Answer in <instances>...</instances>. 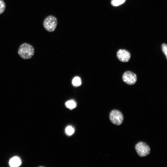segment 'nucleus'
Instances as JSON below:
<instances>
[{"label": "nucleus", "instance_id": "obj_1", "mask_svg": "<svg viewBox=\"0 0 167 167\" xmlns=\"http://www.w3.org/2000/svg\"><path fill=\"white\" fill-rule=\"evenodd\" d=\"M18 52L21 58L24 59H28L31 58L33 55L34 49L31 45L24 43L20 46Z\"/></svg>", "mask_w": 167, "mask_h": 167}, {"label": "nucleus", "instance_id": "obj_2", "mask_svg": "<svg viewBox=\"0 0 167 167\" xmlns=\"http://www.w3.org/2000/svg\"><path fill=\"white\" fill-rule=\"evenodd\" d=\"M58 24V20L54 16L49 15L46 17L43 21V26L45 29L49 32H54Z\"/></svg>", "mask_w": 167, "mask_h": 167}, {"label": "nucleus", "instance_id": "obj_3", "mask_svg": "<svg viewBox=\"0 0 167 167\" xmlns=\"http://www.w3.org/2000/svg\"><path fill=\"white\" fill-rule=\"evenodd\" d=\"M109 118L113 123L118 126L121 125L124 120V117L122 113L116 109L113 110L110 112Z\"/></svg>", "mask_w": 167, "mask_h": 167}, {"label": "nucleus", "instance_id": "obj_4", "mask_svg": "<svg viewBox=\"0 0 167 167\" xmlns=\"http://www.w3.org/2000/svg\"><path fill=\"white\" fill-rule=\"evenodd\" d=\"M135 149L138 154L140 157L148 155L150 153V148L146 143L140 142L135 146Z\"/></svg>", "mask_w": 167, "mask_h": 167}, {"label": "nucleus", "instance_id": "obj_5", "mask_svg": "<svg viewBox=\"0 0 167 167\" xmlns=\"http://www.w3.org/2000/svg\"><path fill=\"white\" fill-rule=\"evenodd\" d=\"M122 79L127 84L133 85L137 81V76L134 73L130 71H126L123 74Z\"/></svg>", "mask_w": 167, "mask_h": 167}, {"label": "nucleus", "instance_id": "obj_6", "mask_svg": "<svg viewBox=\"0 0 167 167\" xmlns=\"http://www.w3.org/2000/svg\"><path fill=\"white\" fill-rule=\"evenodd\" d=\"M117 57L120 61L122 62H127L131 58V54L128 50L120 49L117 52Z\"/></svg>", "mask_w": 167, "mask_h": 167}, {"label": "nucleus", "instance_id": "obj_7", "mask_svg": "<svg viewBox=\"0 0 167 167\" xmlns=\"http://www.w3.org/2000/svg\"><path fill=\"white\" fill-rule=\"evenodd\" d=\"M9 164L11 167H17L20 165L21 161L18 157L15 156L10 159Z\"/></svg>", "mask_w": 167, "mask_h": 167}, {"label": "nucleus", "instance_id": "obj_8", "mask_svg": "<svg viewBox=\"0 0 167 167\" xmlns=\"http://www.w3.org/2000/svg\"><path fill=\"white\" fill-rule=\"evenodd\" d=\"M65 105L66 107L70 109H72L76 107V104L74 100H70L66 102Z\"/></svg>", "mask_w": 167, "mask_h": 167}, {"label": "nucleus", "instance_id": "obj_9", "mask_svg": "<svg viewBox=\"0 0 167 167\" xmlns=\"http://www.w3.org/2000/svg\"><path fill=\"white\" fill-rule=\"evenodd\" d=\"M73 85L76 87L80 86L81 84V81L80 78L78 76L74 77L72 80Z\"/></svg>", "mask_w": 167, "mask_h": 167}, {"label": "nucleus", "instance_id": "obj_10", "mask_svg": "<svg viewBox=\"0 0 167 167\" xmlns=\"http://www.w3.org/2000/svg\"><path fill=\"white\" fill-rule=\"evenodd\" d=\"M126 0H112L111 4L113 6H118L124 3Z\"/></svg>", "mask_w": 167, "mask_h": 167}, {"label": "nucleus", "instance_id": "obj_11", "mask_svg": "<svg viewBox=\"0 0 167 167\" xmlns=\"http://www.w3.org/2000/svg\"><path fill=\"white\" fill-rule=\"evenodd\" d=\"M74 128L71 126H68L66 128L65 131L66 134L69 135H72L74 132Z\"/></svg>", "mask_w": 167, "mask_h": 167}, {"label": "nucleus", "instance_id": "obj_12", "mask_svg": "<svg viewBox=\"0 0 167 167\" xmlns=\"http://www.w3.org/2000/svg\"><path fill=\"white\" fill-rule=\"evenodd\" d=\"M6 8V4L3 0H0V15L3 13Z\"/></svg>", "mask_w": 167, "mask_h": 167}, {"label": "nucleus", "instance_id": "obj_13", "mask_svg": "<svg viewBox=\"0 0 167 167\" xmlns=\"http://www.w3.org/2000/svg\"><path fill=\"white\" fill-rule=\"evenodd\" d=\"M161 49L163 53L165 55L166 59L167 58V45L165 43H163L161 45Z\"/></svg>", "mask_w": 167, "mask_h": 167}]
</instances>
